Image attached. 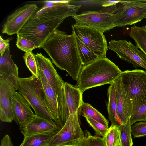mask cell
<instances>
[{"instance_id": "cell-16", "label": "cell", "mask_w": 146, "mask_h": 146, "mask_svg": "<svg viewBox=\"0 0 146 146\" xmlns=\"http://www.w3.org/2000/svg\"><path fill=\"white\" fill-rule=\"evenodd\" d=\"M14 120L19 126L29 122L36 117L29 103L18 92L15 91L12 97Z\"/></svg>"}, {"instance_id": "cell-15", "label": "cell", "mask_w": 146, "mask_h": 146, "mask_svg": "<svg viewBox=\"0 0 146 146\" xmlns=\"http://www.w3.org/2000/svg\"><path fill=\"white\" fill-rule=\"evenodd\" d=\"M115 86L117 111L122 124H125L132 114V103L124 88L120 76L114 81Z\"/></svg>"}, {"instance_id": "cell-8", "label": "cell", "mask_w": 146, "mask_h": 146, "mask_svg": "<svg viewBox=\"0 0 146 146\" xmlns=\"http://www.w3.org/2000/svg\"><path fill=\"white\" fill-rule=\"evenodd\" d=\"M72 27L75 35L100 58L106 57L108 46L104 33L94 28L76 24L72 25Z\"/></svg>"}, {"instance_id": "cell-35", "label": "cell", "mask_w": 146, "mask_h": 146, "mask_svg": "<svg viewBox=\"0 0 146 146\" xmlns=\"http://www.w3.org/2000/svg\"><path fill=\"white\" fill-rule=\"evenodd\" d=\"M84 132V137L78 143V146H89V136L90 133L87 130Z\"/></svg>"}, {"instance_id": "cell-9", "label": "cell", "mask_w": 146, "mask_h": 146, "mask_svg": "<svg viewBox=\"0 0 146 146\" xmlns=\"http://www.w3.org/2000/svg\"><path fill=\"white\" fill-rule=\"evenodd\" d=\"M72 17L77 24L94 28L103 33L117 27L114 13L106 9L99 11H86Z\"/></svg>"}, {"instance_id": "cell-5", "label": "cell", "mask_w": 146, "mask_h": 146, "mask_svg": "<svg viewBox=\"0 0 146 146\" xmlns=\"http://www.w3.org/2000/svg\"><path fill=\"white\" fill-rule=\"evenodd\" d=\"M80 110L70 115L64 125L47 143L46 146H77L85 137L80 126Z\"/></svg>"}, {"instance_id": "cell-2", "label": "cell", "mask_w": 146, "mask_h": 146, "mask_svg": "<svg viewBox=\"0 0 146 146\" xmlns=\"http://www.w3.org/2000/svg\"><path fill=\"white\" fill-rule=\"evenodd\" d=\"M122 72L106 57L100 58L83 66L76 81V86L83 93L90 88L110 84L121 75Z\"/></svg>"}, {"instance_id": "cell-28", "label": "cell", "mask_w": 146, "mask_h": 146, "mask_svg": "<svg viewBox=\"0 0 146 146\" xmlns=\"http://www.w3.org/2000/svg\"><path fill=\"white\" fill-rule=\"evenodd\" d=\"M146 122V104L133 105V112L130 118L131 125L136 122Z\"/></svg>"}, {"instance_id": "cell-12", "label": "cell", "mask_w": 146, "mask_h": 146, "mask_svg": "<svg viewBox=\"0 0 146 146\" xmlns=\"http://www.w3.org/2000/svg\"><path fill=\"white\" fill-rule=\"evenodd\" d=\"M108 48L115 52L121 60L131 64L133 67L146 70V55L130 41L111 40Z\"/></svg>"}, {"instance_id": "cell-37", "label": "cell", "mask_w": 146, "mask_h": 146, "mask_svg": "<svg viewBox=\"0 0 146 146\" xmlns=\"http://www.w3.org/2000/svg\"><path fill=\"white\" fill-rule=\"evenodd\" d=\"M120 0H106L103 1L102 5L104 7H110L117 4Z\"/></svg>"}, {"instance_id": "cell-3", "label": "cell", "mask_w": 146, "mask_h": 146, "mask_svg": "<svg viewBox=\"0 0 146 146\" xmlns=\"http://www.w3.org/2000/svg\"><path fill=\"white\" fill-rule=\"evenodd\" d=\"M17 90L29 103L36 116L54 121L47 106L43 88L39 77L33 75L26 78L19 77Z\"/></svg>"}, {"instance_id": "cell-34", "label": "cell", "mask_w": 146, "mask_h": 146, "mask_svg": "<svg viewBox=\"0 0 146 146\" xmlns=\"http://www.w3.org/2000/svg\"><path fill=\"white\" fill-rule=\"evenodd\" d=\"M12 39L11 38L4 40L1 35L0 36V55H2L6 49L9 47V42Z\"/></svg>"}, {"instance_id": "cell-17", "label": "cell", "mask_w": 146, "mask_h": 146, "mask_svg": "<svg viewBox=\"0 0 146 146\" xmlns=\"http://www.w3.org/2000/svg\"><path fill=\"white\" fill-rule=\"evenodd\" d=\"M61 129L54 121L36 117L27 123L19 126L24 137L35 134L59 130Z\"/></svg>"}, {"instance_id": "cell-19", "label": "cell", "mask_w": 146, "mask_h": 146, "mask_svg": "<svg viewBox=\"0 0 146 146\" xmlns=\"http://www.w3.org/2000/svg\"><path fill=\"white\" fill-rule=\"evenodd\" d=\"M39 76L43 88L46 102L48 110L54 121L58 125V101L56 93L45 77L43 73L38 69Z\"/></svg>"}, {"instance_id": "cell-22", "label": "cell", "mask_w": 146, "mask_h": 146, "mask_svg": "<svg viewBox=\"0 0 146 146\" xmlns=\"http://www.w3.org/2000/svg\"><path fill=\"white\" fill-rule=\"evenodd\" d=\"M59 130L35 134L24 137L19 146H46L48 143Z\"/></svg>"}, {"instance_id": "cell-36", "label": "cell", "mask_w": 146, "mask_h": 146, "mask_svg": "<svg viewBox=\"0 0 146 146\" xmlns=\"http://www.w3.org/2000/svg\"><path fill=\"white\" fill-rule=\"evenodd\" d=\"M0 146H13L8 135H6L2 139Z\"/></svg>"}, {"instance_id": "cell-4", "label": "cell", "mask_w": 146, "mask_h": 146, "mask_svg": "<svg viewBox=\"0 0 146 146\" xmlns=\"http://www.w3.org/2000/svg\"><path fill=\"white\" fill-rule=\"evenodd\" d=\"M63 21L31 17L17 34L33 42L37 48H40Z\"/></svg>"}, {"instance_id": "cell-29", "label": "cell", "mask_w": 146, "mask_h": 146, "mask_svg": "<svg viewBox=\"0 0 146 146\" xmlns=\"http://www.w3.org/2000/svg\"><path fill=\"white\" fill-rule=\"evenodd\" d=\"M35 55L32 51H30L25 52L23 58L26 66L32 75L38 78V68Z\"/></svg>"}, {"instance_id": "cell-30", "label": "cell", "mask_w": 146, "mask_h": 146, "mask_svg": "<svg viewBox=\"0 0 146 146\" xmlns=\"http://www.w3.org/2000/svg\"><path fill=\"white\" fill-rule=\"evenodd\" d=\"M17 38L16 45L17 47L22 51L26 52L32 51L37 48L33 42L17 34Z\"/></svg>"}, {"instance_id": "cell-32", "label": "cell", "mask_w": 146, "mask_h": 146, "mask_svg": "<svg viewBox=\"0 0 146 146\" xmlns=\"http://www.w3.org/2000/svg\"><path fill=\"white\" fill-rule=\"evenodd\" d=\"M131 132L134 138L146 136V122L134 123L131 127Z\"/></svg>"}, {"instance_id": "cell-25", "label": "cell", "mask_w": 146, "mask_h": 146, "mask_svg": "<svg viewBox=\"0 0 146 146\" xmlns=\"http://www.w3.org/2000/svg\"><path fill=\"white\" fill-rule=\"evenodd\" d=\"M75 36L78 52L83 66L87 65L100 58L98 55Z\"/></svg>"}, {"instance_id": "cell-20", "label": "cell", "mask_w": 146, "mask_h": 146, "mask_svg": "<svg viewBox=\"0 0 146 146\" xmlns=\"http://www.w3.org/2000/svg\"><path fill=\"white\" fill-rule=\"evenodd\" d=\"M0 57V76L17 82L18 68L11 58L9 47Z\"/></svg>"}, {"instance_id": "cell-38", "label": "cell", "mask_w": 146, "mask_h": 146, "mask_svg": "<svg viewBox=\"0 0 146 146\" xmlns=\"http://www.w3.org/2000/svg\"><path fill=\"white\" fill-rule=\"evenodd\" d=\"M144 18H146V15L145 16V17H144Z\"/></svg>"}, {"instance_id": "cell-1", "label": "cell", "mask_w": 146, "mask_h": 146, "mask_svg": "<svg viewBox=\"0 0 146 146\" xmlns=\"http://www.w3.org/2000/svg\"><path fill=\"white\" fill-rule=\"evenodd\" d=\"M42 48L57 67L65 71L73 80H77L83 66L73 32L68 35L64 32L56 29Z\"/></svg>"}, {"instance_id": "cell-7", "label": "cell", "mask_w": 146, "mask_h": 146, "mask_svg": "<svg viewBox=\"0 0 146 146\" xmlns=\"http://www.w3.org/2000/svg\"><path fill=\"white\" fill-rule=\"evenodd\" d=\"M114 13L116 26L124 27L141 21L146 15L144 0H120Z\"/></svg>"}, {"instance_id": "cell-21", "label": "cell", "mask_w": 146, "mask_h": 146, "mask_svg": "<svg viewBox=\"0 0 146 146\" xmlns=\"http://www.w3.org/2000/svg\"><path fill=\"white\" fill-rule=\"evenodd\" d=\"M107 111L111 125L119 127L122 124L118 115L116 99V91L114 81L110 84L107 90Z\"/></svg>"}, {"instance_id": "cell-31", "label": "cell", "mask_w": 146, "mask_h": 146, "mask_svg": "<svg viewBox=\"0 0 146 146\" xmlns=\"http://www.w3.org/2000/svg\"><path fill=\"white\" fill-rule=\"evenodd\" d=\"M85 118L88 123L93 129L96 134L103 137L107 132L109 128L91 118L87 117Z\"/></svg>"}, {"instance_id": "cell-6", "label": "cell", "mask_w": 146, "mask_h": 146, "mask_svg": "<svg viewBox=\"0 0 146 146\" xmlns=\"http://www.w3.org/2000/svg\"><path fill=\"white\" fill-rule=\"evenodd\" d=\"M132 105L146 104V72L135 69L122 71L120 75Z\"/></svg>"}, {"instance_id": "cell-13", "label": "cell", "mask_w": 146, "mask_h": 146, "mask_svg": "<svg viewBox=\"0 0 146 146\" xmlns=\"http://www.w3.org/2000/svg\"><path fill=\"white\" fill-rule=\"evenodd\" d=\"M34 3L26 4L9 15L2 26V32L9 35L17 34L38 10Z\"/></svg>"}, {"instance_id": "cell-10", "label": "cell", "mask_w": 146, "mask_h": 146, "mask_svg": "<svg viewBox=\"0 0 146 146\" xmlns=\"http://www.w3.org/2000/svg\"><path fill=\"white\" fill-rule=\"evenodd\" d=\"M35 56L38 69L43 73L56 93L58 101V109H60L66 102L64 90L65 82L59 75L49 58L41 53H37Z\"/></svg>"}, {"instance_id": "cell-11", "label": "cell", "mask_w": 146, "mask_h": 146, "mask_svg": "<svg viewBox=\"0 0 146 146\" xmlns=\"http://www.w3.org/2000/svg\"><path fill=\"white\" fill-rule=\"evenodd\" d=\"M69 1H44L45 4L32 17L41 20L58 19L64 20L76 14L81 5H72Z\"/></svg>"}, {"instance_id": "cell-24", "label": "cell", "mask_w": 146, "mask_h": 146, "mask_svg": "<svg viewBox=\"0 0 146 146\" xmlns=\"http://www.w3.org/2000/svg\"><path fill=\"white\" fill-rule=\"evenodd\" d=\"M129 36L134 40L138 48L146 55V27H139L135 25L131 27Z\"/></svg>"}, {"instance_id": "cell-40", "label": "cell", "mask_w": 146, "mask_h": 146, "mask_svg": "<svg viewBox=\"0 0 146 146\" xmlns=\"http://www.w3.org/2000/svg\"></svg>"}, {"instance_id": "cell-14", "label": "cell", "mask_w": 146, "mask_h": 146, "mask_svg": "<svg viewBox=\"0 0 146 146\" xmlns=\"http://www.w3.org/2000/svg\"><path fill=\"white\" fill-rule=\"evenodd\" d=\"M18 82L0 76V119L3 122L14 120L12 97L17 90Z\"/></svg>"}, {"instance_id": "cell-26", "label": "cell", "mask_w": 146, "mask_h": 146, "mask_svg": "<svg viewBox=\"0 0 146 146\" xmlns=\"http://www.w3.org/2000/svg\"><path fill=\"white\" fill-rule=\"evenodd\" d=\"M106 146H121L119 129L111 125L103 137Z\"/></svg>"}, {"instance_id": "cell-27", "label": "cell", "mask_w": 146, "mask_h": 146, "mask_svg": "<svg viewBox=\"0 0 146 146\" xmlns=\"http://www.w3.org/2000/svg\"><path fill=\"white\" fill-rule=\"evenodd\" d=\"M130 120L125 124H122L119 127L121 146H133Z\"/></svg>"}, {"instance_id": "cell-23", "label": "cell", "mask_w": 146, "mask_h": 146, "mask_svg": "<svg viewBox=\"0 0 146 146\" xmlns=\"http://www.w3.org/2000/svg\"><path fill=\"white\" fill-rule=\"evenodd\" d=\"M80 113L85 117L91 118L109 128L108 121L101 113L88 103L83 102L80 109Z\"/></svg>"}, {"instance_id": "cell-39", "label": "cell", "mask_w": 146, "mask_h": 146, "mask_svg": "<svg viewBox=\"0 0 146 146\" xmlns=\"http://www.w3.org/2000/svg\"></svg>"}, {"instance_id": "cell-33", "label": "cell", "mask_w": 146, "mask_h": 146, "mask_svg": "<svg viewBox=\"0 0 146 146\" xmlns=\"http://www.w3.org/2000/svg\"><path fill=\"white\" fill-rule=\"evenodd\" d=\"M89 146H106L103 138L97 136H93L90 133L89 136Z\"/></svg>"}, {"instance_id": "cell-18", "label": "cell", "mask_w": 146, "mask_h": 146, "mask_svg": "<svg viewBox=\"0 0 146 146\" xmlns=\"http://www.w3.org/2000/svg\"><path fill=\"white\" fill-rule=\"evenodd\" d=\"M64 90L67 107L70 114L80 110L83 102V93L76 85L65 82Z\"/></svg>"}]
</instances>
